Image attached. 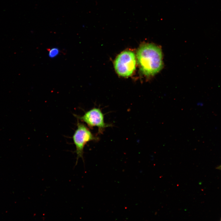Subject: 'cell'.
Wrapping results in <instances>:
<instances>
[{"mask_svg": "<svg viewBox=\"0 0 221 221\" xmlns=\"http://www.w3.org/2000/svg\"><path fill=\"white\" fill-rule=\"evenodd\" d=\"M136 59L132 51H126L121 53L114 62L115 70L120 76L127 77L130 76L135 68Z\"/></svg>", "mask_w": 221, "mask_h": 221, "instance_id": "obj_4", "label": "cell"}, {"mask_svg": "<svg viewBox=\"0 0 221 221\" xmlns=\"http://www.w3.org/2000/svg\"><path fill=\"white\" fill-rule=\"evenodd\" d=\"M79 120L85 123L91 129L94 127L98 128V134H102L106 128L111 126V124L104 122V115L101 109L94 107L86 112L82 116L75 115Z\"/></svg>", "mask_w": 221, "mask_h": 221, "instance_id": "obj_3", "label": "cell"}, {"mask_svg": "<svg viewBox=\"0 0 221 221\" xmlns=\"http://www.w3.org/2000/svg\"><path fill=\"white\" fill-rule=\"evenodd\" d=\"M77 126V128L72 136L76 148L75 152L77 155L75 166L77 165L78 159L80 158L82 159L84 163V148L87 143L91 141H98L99 140L98 137L94 135L89 128L83 123L80 122L78 120Z\"/></svg>", "mask_w": 221, "mask_h": 221, "instance_id": "obj_2", "label": "cell"}, {"mask_svg": "<svg viewBox=\"0 0 221 221\" xmlns=\"http://www.w3.org/2000/svg\"><path fill=\"white\" fill-rule=\"evenodd\" d=\"M137 56L140 70L145 75H154L161 69L162 52L156 45L151 43L143 44L138 49Z\"/></svg>", "mask_w": 221, "mask_h": 221, "instance_id": "obj_1", "label": "cell"}, {"mask_svg": "<svg viewBox=\"0 0 221 221\" xmlns=\"http://www.w3.org/2000/svg\"></svg>", "mask_w": 221, "mask_h": 221, "instance_id": "obj_7", "label": "cell"}, {"mask_svg": "<svg viewBox=\"0 0 221 221\" xmlns=\"http://www.w3.org/2000/svg\"><path fill=\"white\" fill-rule=\"evenodd\" d=\"M219 168L220 169H221V165L219 167Z\"/></svg>", "mask_w": 221, "mask_h": 221, "instance_id": "obj_6", "label": "cell"}, {"mask_svg": "<svg viewBox=\"0 0 221 221\" xmlns=\"http://www.w3.org/2000/svg\"><path fill=\"white\" fill-rule=\"evenodd\" d=\"M58 51L56 49H52L50 52V55L51 56H56L58 53Z\"/></svg>", "mask_w": 221, "mask_h": 221, "instance_id": "obj_5", "label": "cell"}]
</instances>
